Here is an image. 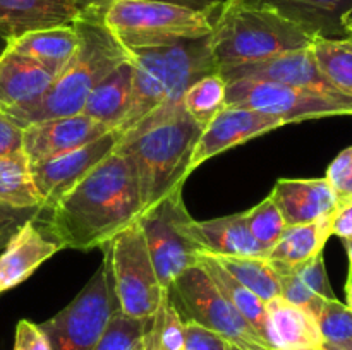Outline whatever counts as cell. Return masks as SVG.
<instances>
[{"instance_id":"2e32d148","label":"cell","mask_w":352,"mask_h":350,"mask_svg":"<svg viewBox=\"0 0 352 350\" xmlns=\"http://www.w3.org/2000/svg\"><path fill=\"white\" fill-rule=\"evenodd\" d=\"M109 127L85 113L40 120L24 127L23 151L30 165L85 146L109 132Z\"/></svg>"},{"instance_id":"74e56055","label":"cell","mask_w":352,"mask_h":350,"mask_svg":"<svg viewBox=\"0 0 352 350\" xmlns=\"http://www.w3.org/2000/svg\"><path fill=\"white\" fill-rule=\"evenodd\" d=\"M14 350H52L50 342L40 325L21 319L16 326V338H14Z\"/></svg>"},{"instance_id":"bcb514c9","label":"cell","mask_w":352,"mask_h":350,"mask_svg":"<svg viewBox=\"0 0 352 350\" xmlns=\"http://www.w3.org/2000/svg\"><path fill=\"white\" fill-rule=\"evenodd\" d=\"M227 350H244V349H241V347L236 345V343L229 342V349H227Z\"/></svg>"},{"instance_id":"8992f818","label":"cell","mask_w":352,"mask_h":350,"mask_svg":"<svg viewBox=\"0 0 352 350\" xmlns=\"http://www.w3.org/2000/svg\"><path fill=\"white\" fill-rule=\"evenodd\" d=\"M219 10L208 12L167 2L117 0L107 7L103 21L124 48L134 50L210 36Z\"/></svg>"},{"instance_id":"83f0119b","label":"cell","mask_w":352,"mask_h":350,"mask_svg":"<svg viewBox=\"0 0 352 350\" xmlns=\"http://www.w3.org/2000/svg\"><path fill=\"white\" fill-rule=\"evenodd\" d=\"M0 202L14 208H43L23 150L0 156Z\"/></svg>"},{"instance_id":"52a82bcc","label":"cell","mask_w":352,"mask_h":350,"mask_svg":"<svg viewBox=\"0 0 352 350\" xmlns=\"http://www.w3.org/2000/svg\"><path fill=\"white\" fill-rule=\"evenodd\" d=\"M102 250L119 311L134 319H153L167 288L158 280L140 222L112 237Z\"/></svg>"},{"instance_id":"6da1fadb","label":"cell","mask_w":352,"mask_h":350,"mask_svg":"<svg viewBox=\"0 0 352 350\" xmlns=\"http://www.w3.org/2000/svg\"><path fill=\"white\" fill-rule=\"evenodd\" d=\"M43 211L62 249H102L143 213L133 160L117 146Z\"/></svg>"},{"instance_id":"ac0fdd59","label":"cell","mask_w":352,"mask_h":350,"mask_svg":"<svg viewBox=\"0 0 352 350\" xmlns=\"http://www.w3.org/2000/svg\"><path fill=\"white\" fill-rule=\"evenodd\" d=\"M55 78L38 60L7 48L0 57V112L17 117L43 98Z\"/></svg>"},{"instance_id":"7c38bea8","label":"cell","mask_w":352,"mask_h":350,"mask_svg":"<svg viewBox=\"0 0 352 350\" xmlns=\"http://www.w3.org/2000/svg\"><path fill=\"white\" fill-rule=\"evenodd\" d=\"M119 141L120 136L117 130H109L85 146L30 165L33 182L43 201V209L54 205L67 189L89 174L100 161L105 160L119 146Z\"/></svg>"},{"instance_id":"cb8c5ba5","label":"cell","mask_w":352,"mask_h":350,"mask_svg":"<svg viewBox=\"0 0 352 350\" xmlns=\"http://www.w3.org/2000/svg\"><path fill=\"white\" fill-rule=\"evenodd\" d=\"M277 270V268H275ZM280 278V297L305 307L316 318L323 301L337 299L327 275L323 253L289 270H277Z\"/></svg>"},{"instance_id":"d590c367","label":"cell","mask_w":352,"mask_h":350,"mask_svg":"<svg viewBox=\"0 0 352 350\" xmlns=\"http://www.w3.org/2000/svg\"><path fill=\"white\" fill-rule=\"evenodd\" d=\"M41 211H43V208H38V206H34V208H14V206H7L0 202V253L7 246L10 237L24 223L38 218Z\"/></svg>"},{"instance_id":"30bf717a","label":"cell","mask_w":352,"mask_h":350,"mask_svg":"<svg viewBox=\"0 0 352 350\" xmlns=\"http://www.w3.org/2000/svg\"><path fill=\"white\" fill-rule=\"evenodd\" d=\"M226 102L227 106H241L278 117L284 124L352 115V100H337L311 89L253 79L227 82Z\"/></svg>"},{"instance_id":"ee69618b","label":"cell","mask_w":352,"mask_h":350,"mask_svg":"<svg viewBox=\"0 0 352 350\" xmlns=\"http://www.w3.org/2000/svg\"><path fill=\"white\" fill-rule=\"evenodd\" d=\"M143 350H157V347H155V338H153V331H151V326H150V331H148V336H146V345H144Z\"/></svg>"},{"instance_id":"5b68a950","label":"cell","mask_w":352,"mask_h":350,"mask_svg":"<svg viewBox=\"0 0 352 350\" xmlns=\"http://www.w3.org/2000/svg\"><path fill=\"white\" fill-rule=\"evenodd\" d=\"M212 50L219 71L311 47L315 38L272 10L223 2L213 21Z\"/></svg>"},{"instance_id":"836d02e7","label":"cell","mask_w":352,"mask_h":350,"mask_svg":"<svg viewBox=\"0 0 352 350\" xmlns=\"http://www.w3.org/2000/svg\"><path fill=\"white\" fill-rule=\"evenodd\" d=\"M244 220H246L248 230L253 235V239L261 247H265L267 253L277 244V240L280 239L285 226H287L270 196L258 202L254 208L248 209L244 213Z\"/></svg>"},{"instance_id":"603a6c76","label":"cell","mask_w":352,"mask_h":350,"mask_svg":"<svg viewBox=\"0 0 352 350\" xmlns=\"http://www.w3.org/2000/svg\"><path fill=\"white\" fill-rule=\"evenodd\" d=\"M133 103V64L117 65L93 88L86 98L82 113L116 130L126 120Z\"/></svg>"},{"instance_id":"4dcf8cb0","label":"cell","mask_w":352,"mask_h":350,"mask_svg":"<svg viewBox=\"0 0 352 350\" xmlns=\"http://www.w3.org/2000/svg\"><path fill=\"white\" fill-rule=\"evenodd\" d=\"M226 91L227 82L223 81L220 72H213L189 86L188 91L182 95L181 103L188 115L201 129H205L227 106Z\"/></svg>"},{"instance_id":"60d3db41","label":"cell","mask_w":352,"mask_h":350,"mask_svg":"<svg viewBox=\"0 0 352 350\" xmlns=\"http://www.w3.org/2000/svg\"><path fill=\"white\" fill-rule=\"evenodd\" d=\"M332 235L352 239V199L337 205L332 215Z\"/></svg>"},{"instance_id":"277c9868","label":"cell","mask_w":352,"mask_h":350,"mask_svg":"<svg viewBox=\"0 0 352 350\" xmlns=\"http://www.w3.org/2000/svg\"><path fill=\"white\" fill-rule=\"evenodd\" d=\"M210 36L127 50L133 64V103L116 129L120 137L144 117L181 103L196 81L219 72Z\"/></svg>"},{"instance_id":"c3c4849f","label":"cell","mask_w":352,"mask_h":350,"mask_svg":"<svg viewBox=\"0 0 352 350\" xmlns=\"http://www.w3.org/2000/svg\"><path fill=\"white\" fill-rule=\"evenodd\" d=\"M351 38H352V34H351Z\"/></svg>"},{"instance_id":"4fadbf2b","label":"cell","mask_w":352,"mask_h":350,"mask_svg":"<svg viewBox=\"0 0 352 350\" xmlns=\"http://www.w3.org/2000/svg\"><path fill=\"white\" fill-rule=\"evenodd\" d=\"M226 82L241 81V79H253V81H270L280 84L294 86V88L311 89L322 95L332 96L337 100H352L349 96L337 91L325 75L320 72L311 47L305 50L287 51V54L275 55L267 60L253 62V64L237 65V67L219 71Z\"/></svg>"},{"instance_id":"7a4b0ae2","label":"cell","mask_w":352,"mask_h":350,"mask_svg":"<svg viewBox=\"0 0 352 350\" xmlns=\"http://www.w3.org/2000/svg\"><path fill=\"white\" fill-rule=\"evenodd\" d=\"M203 129L182 103L144 117L119 141L136 167L143 213L184 185Z\"/></svg>"},{"instance_id":"1f68e13d","label":"cell","mask_w":352,"mask_h":350,"mask_svg":"<svg viewBox=\"0 0 352 350\" xmlns=\"http://www.w3.org/2000/svg\"><path fill=\"white\" fill-rule=\"evenodd\" d=\"M153 319H134L116 311L95 350H143Z\"/></svg>"},{"instance_id":"d4e9b609","label":"cell","mask_w":352,"mask_h":350,"mask_svg":"<svg viewBox=\"0 0 352 350\" xmlns=\"http://www.w3.org/2000/svg\"><path fill=\"white\" fill-rule=\"evenodd\" d=\"M332 215L311 223L285 226L282 237L265 257L277 270H289L323 253L327 240L332 237Z\"/></svg>"},{"instance_id":"7bdbcfd3","label":"cell","mask_w":352,"mask_h":350,"mask_svg":"<svg viewBox=\"0 0 352 350\" xmlns=\"http://www.w3.org/2000/svg\"><path fill=\"white\" fill-rule=\"evenodd\" d=\"M344 247H346L347 257H349V273L352 275V239H342Z\"/></svg>"},{"instance_id":"7dc6e473","label":"cell","mask_w":352,"mask_h":350,"mask_svg":"<svg viewBox=\"0 0 352 350\" xmlns=\"http://www.w3.org/2000/svg\"><path fill=\"white\" fill-rule=\"evenodd\" d=\"M322 350H332V349H327V347H323V349Z\"/></svg>"},{"instance_id":"7402d4cb","label":"cell","mask_w":352,"mask_h":350,"mask_svg":"<svg viewBox=\"0 0 352 350\" xmlns=\"http://www.w3.org/2000/svg\"><path fill=\"white\" fill-rule=\"evenodd\" d=\"M81 9L72 0H0V38L72 24Z\"/></svg>"},{"instance_id":"484cf974","label":"cell","mask_w":352,"mask_h":350,"mask_svg":"<svg viewBox=\"0 0 352 350\" xmlns=\"http://www.w3.org/2000/svg\"><path fill=\"white\" fill-rule=\"evenodd\" d=\"M79 45V34L72 24L31 31L9 41V50L34 58L55 75L67 65Z\"/></svg>"},{"instance_id":"f35d334b","label":"cell","mask_w":352,"mask_h":350,"mask_svg":"<svg viewBox=\"0 0 352 350\" xmlns=\"http://www.w3.org/2000/svg\"><path fill=\"white\" fill-rule=\"evenodd\" d=\"M76 5L81 10L85 9H98L105 12L107 7L110 3L117 2V0H72ZM133 2H167V3H175V5L189 7V9L196 10H208V12H215L222 7V3L226 0H133Z\"/></svg>"},{"instance_id":"e0dca14e","label":"cell","mask_w":352,"mask_h":350,"mask_svg":"<svg viewBox=\"0 0 352 350\" xmlns=\"http://www.w3.org/2000/svg\"><path fill=\"white\" fill-rule=\"evenodd\" d=\"M62 246L38 218L24 223L0 253V294L23 283Z\"/></svg>"},{"instance_id":"ba28073f","label":"cell","mask_w":352,"mask_h":350,"mask_svg":"<svg viewBox=\"0 0 352 350\" xmlns=\"http://www.w3.org/2000/svg\"><path fill=\"white\" fill-rule=\"evenodd\" d=\"M182 321H195L244 350H272L250 323L230 305L201 264L179 275L167 288Z\"/></svg>"},{"instance_id":"f546056e","label":"cell","mask_w":352,"mask_h":350,"mask_svg":"<svg viewBox=\"0 0 352 350\" xmlns=\"http://www.w3.org/2000/svg\"><path fill=\"white\" fill-rule=\"evenodd\" d=\"M311 54L327 81L352 98V38H315Z\"/></svg>"},{"instance_id":"e575fe53","label":"cell","mask_w":352,"mask_h":350,"mask_svg":"<svg viewBox=\"0 0 352 350\" xmlns=\"http://www.w3.org/2000/svg\"><path fill=\"white\" fill-rule=\"evenodd\" d=\"M325 178L337 196V205L352 199V146L337 154L330 163Z\"/></svg>"},{"instance_id":"3957f363","label":"cell","mask_w":352,"mask_h":350,"mask_svg":"<svg viewBox=\"0 0 352 350\" xmlns=\"http://www.w3.org/2000/svg\"><path fill=\"white\" fill-rule=\"evenodd\" d=\"M79 34L76 54L34 105L14 117L23 127L40 120L82 113L86 98L117 65L129 60V51L103 21V10L85 9L72 23Z\"/></svg>"},{"instance_id":"f6af8a7d","label":"cell","mask_w":352,"mask_h":350,"mask_svg":"<svg viewBox=\"0 0 352 350\" xmlns=\"http://www.w3.org/2000/svg\"><path fill=\"white\" fill-rule=\"evenodd\" d=\"M7 48H9V41H7L6 38H0V57H2V55L6 54Z\"/></svg>"},{"instance_id":"44dd1931","label":"cell","mask_w":352,"mask_h":350,"mask_svg":"<svg viewBox=\"0 0 352 350\" xmlns=\"http://www.w3.org/2000/svg\"><path fill=\"white\" fill-rule=\"evenodd\" d=\"M265 338L272 350H322L325 347L315 316L282 297L267 302Z\"/></svg>"},{"instance_id":"8fae6325","label":"cell","mask_w":352,"mask_h":350,"mask_svg":"<svg viewBox=\"0 0 352 350\" xmlns=\"http://www.w3.org/2000/svg\"><path fill=\"white\" fill-rule=\"evenodd\" d=\"M189 216L182 199V189L174 191L138 218L158 275L162 287L168 288L172 281L198 264L199 250L182 233V220Z\"/></svg>"},{"instance_id":"9c48e42d","label":"cell","mask_w":352,"mask_h":350,"mask_svg":"<svg viewBox=\"0 0 352 350\" xmlns=\"http://www.w3.org/2000/svg\"><path fill=\"white\" fill-rule=\"evenodd\" d=\"M119 311L109 270L102 261L91 280L60 312L40 328L47 335L52 350H95L109 325Z\"/></svg>"},{"instance_id":"d6a6232c","label":"cell","mask_w":352,"mask_h":350,"mask_svg":"<svg viewBox=\"0 0 352 350\" xmlns=\"http://www.w3.org/2000/svg\"><path fill=\"white\" fill-rule=\"evenodd\" d=\"M316 321L327 349L352 350V311L346 304L339 299L323 301Z\"/></svg>"},{"instance_id":"f1b7e54d","label":"cell","mask_w":352,"mask_h":350,"mask_svg":"<svg viewBox=\"0 0 352 350\" xmlns=\"http://www.w3.org/2000/svg\"><path fill=\"white\" fill-rule=\"evenodd\" d=\"M212 256V254H210ZM217 263L229 271L241 285L250 288L263 302L280 297L278 271L267 257L254 256H213Z\"/></svg>"},{"instance_id":"d6986e66","label":"cell","mask_w":352,"mask_h":350,"mask_svg":"<svg viewBox=\"0 0 352 350\" xmlns=\"http://www.w3.org/2000/svg\"><path fill=\"white\" fill-rule=\"evenodd\" d=\"M181 230L199 253L212 256H267V249L248 230L244 213L206 222H198L189 215L182 220Z\"/></svg>"},{"instance_id":"8d00e7d4","label":"cell","mask_w":352,"mask_h":350,"mask_svg":"<svg viewBox=\"0 0 352 350\" xmlns=\"http://www.w3.org/2000/svg\"><path fill=\"white\" fill-rule=\"evenodd\" d=\"M229 342L213 329L184 321V350H227Z\"/></svg>"},{"instance_id":"9a60e30c","label":"cell","mask_w":352,"mask_h":350,"mask_svg":"<svg viewBox=\"0 0 352 350\" xmlns=\"http://www.w3.org/2000/svg\"><path fill=\"white\" fill-rule=\"evenodd\" d=\"M282 126L285 124L278 117L256 112V110L241 108V106H226L203 129L195 154H192L191 165H189V172L192 174L199 165L208 161L210 158Z\"/></svg>"},{"instance_id":"4316f807","label":"cell","mask_w":352,"mask_h":350,"mask_svg":"<svg viewBox=\"0 0 352 350\" xmlns=\"http://www.w3.org/2000/svg\"><path fill=\"white\" fill-rule=\"evenodd\" d=\"M198 263L205 268L208 277L212 278L213 283L217 285V288L222 292L223 297L230 302V305H232V307L250 323L251 328L267 342V338H265V333H267V302L261 301V299L258 297L256 294H253L250 288L241 285L239 281H237L229 271L223 270V268L217 263L215 257L210 256V254L199 253Z\"/></svg>"},{"instance_id":"b9f144b4","label":"cell","mask_w":352,"mask_h":350,"mask_svg":"<svg viewBox=\"0 0 352 350\" xmlns=\"http://www.w3.org/2000/svg\"><path fill=\"white\" fill-rule=\"evenodd\" d=\"M346 299H347V307L352 311V275H347V281H346Z\"/></svg>"},{"instance_id":"ffe728a7","label":"cell","mask_w":352,"mask_h":350,"mask_svg":"<svg viewBox=\"0 0 352 350\" xmlns=\"http://www.w3.org/2000/svg\"><path fill=\"white\" fill-rule=\"evenodd\" d=\"M270 199L287 226L316 222L337 208V196L325 177L280 178L272 189Z\"/></svg>"},{"instance_id":"ab89813d","label":"cell","mask_w":352,"mask_h":350,"mask_svg":"<svg viewBox=\"0 0 352 350\" xmlns=\"http://www.w3.org/2000/svg\"><path fill=\"white\" fill-rule=\"evenodd\" d=\"M24 127L12 117L0 112V156L23 150Z\"/></svg>"},{"instance_id":"5bb4252c","label":"cell","mask_w":352,"mask_h":350,"mask_svg":"<svg viewBox=\"0 0 352 350\" xmlns=\"http://www.w3.org/2000/svg\"><path fill=\"white\" fill-rule=\"evenodd\" d=\"M272 10L313 38H351L352 0H226Z\"/></svg>"}]
</instances>
